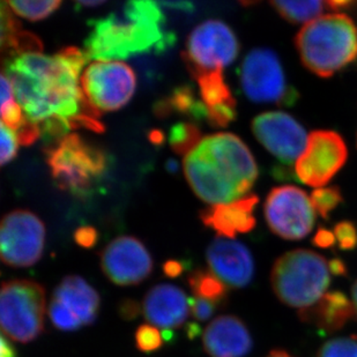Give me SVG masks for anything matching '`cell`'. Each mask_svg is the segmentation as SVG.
<instances>
[{
  "mask_svg": "<svg viewBox=\"0 0 357 357\" xmlns=\"http://www.w3.org/2000/svg\"><path fill=\"white\" fill-rule=\"evenodd\" d=\"M91 58L86 51L68 47L57 54L28 52L7 59L3 72L13 87L17 103L29 121L40 125L64 121L71 130L105 131L101 112L84 96L82 68Z\"/></svg>",
  "mask_w": 357,
  "mask_h": 357,
  "instance_id": "obj_1",
  "label": "cell"
},
{
  "mask_svg": "<svg viewBox=\"0 0 357 357\" xmlns=\"http://www.w3.org/2000/svg\"><path fill=\"white\" fill-rule=\"evenodd\" d=\"M183 165L193 192L211 206L244 198L259 175L248 146L227 132L202 138Z\"/></svg>",
  "mask_w": 357,
  "mask_h": 357,
  "instance_id": "obj_2",
  "label": "cell"
},
{
  "mask_svg": "<svg viewBox=\"0 0 357 357\" xmlns=\"http://www.w3.org/2000/svg\"><path fill=\"white\" fill-rule=\"evenodd\" d=\"M175 40V34L165 29L159 3L135 0L91 22L84 51L91 59L121 61L152 51L163 52Z\"/></svg>",
  "mask_w": 357,
  "mask_h": 357,
  "instance_id": "obj_3",
  "label": "cell"
},
{
  "mask_svg": "<svg viewBox=\"0 0 357 357\" xmlns=\"http://www.w3.org/2000/svg\"><path fill=\"white\" fill-rule=\"evenodd\" d=\"M302 64L330 78L357 58V27L347 14H326L305 24L295 38Z\"/></svg>",
  "mask_w": 357,
  "mask_h": 357,
  "instance_id": "obj_4",
  "label": "cell"
},
{
  "mask_svg": "<svg viewBox=\"0 0 357 357\" xmlns=\"http://www.w3.org/2000/svg\"><path fill=\"white\" fill-rule=\"evenodd\" d=\"M330 261L312 250L296 249L278 258L271 284L280 302L298 310L314 305L331 284Z\"/></svg>",
  "mask_w": 357,
  "mask_h": 357,
  "instance_id": "obj_5",
  "label": "cell"
},
{
  "mask_svg": "<svg viewBox=\"0 0 357 357\" xmlns=\"http://www.w3.org/2000/svg\"><path fill=\"white\" fill-rule=\"evenodd\" d=\"M47 163L58 188L75 196L93 191L107 170V156L101 149L70 133L45 149Z\"/></svg>",
  "mask_w": 357,
  "mask_h": 357,
  "instance_id": "obj_6",
  "label": "cell"
},
{
  "mask_svg": "<svg viewBox=\"0 0 357 357\" xmlns=\"http://www.w3.org/2000/svg\"><path fill=\"white\" fill-rule=\"evenodd\" d=\"M47 311L45 290L31 280H10L0 294V326L3 335L28 344L43 332Z\"/></svg>",
  "mask_w": 357,
  "mask_h": 357,
  "instance_id": "obj_7",
  "label": "cell"
},
{
  "mask_svg": "<svg viewBox=\"0 0 357 357\" xmlns=\"http://www.w3.org/2000/svg\"><path fill=\"white\" fill-rule=\"evenodd\" d=\"M239 79L243 93L255 103L293 107L300 98L298 91L286 80L277 54L266 47H256L246 54Z\"/></svg>",
  "mask_w": 357,
  "mask_h": 357,
  "instance_id": "obj_8",
  "label": "cell"
},
{
  "mask_svg": "<svg viewBox=\"0 0 357 357\" xmlns=\"http://www.w3.org/2000/svg\"><path fill=\"white\" fill-rule=\"evenodd\" d=\"M239 52V43L233 29L219 20L199 24L186 40L182 57L193 78L202 73L222 71Z\"/></svg>",
  "mask_w": 357,
  "mask_h": 357,
  "instance_id": "obj_9",
  "label": "cell"
},
{
  "mask_svg": "<svg viewBox=\"0 0 357 357\" xmlns=\"http://www.w3.org/2000/svg\"><path fill=\"white\" fill-rule=\"evenodd\" d=\"M81 88L98 112H116L128 105L135 94V72L123 61H96L88 65L80 78Z\"/></svg>",
  "mask_w": 357,
  "mask_h": 357,
  "instance_id": "obj_10",
  "label": "cell"
},
{
  "mask_svg": "<svg viewBox=\"0 0 357 357\" xmlns=\"http://www.w3.org/2000/svg\"><path fill=\"white\" fill-rule=\"evenodd\" d=\"M45 227L34 213L17 209L3 216L0 226V255L10 267H29L42 258Z\"/></svg>",
  "mask_w": 357,
  "mask_h": 357,
  "instance_id": "obj_11",
  "label": "cell"
},
{
  "mask_svg": "<svg viewBox=\"0 0 357 357\" xmlns=\"http://www.w3.org/2000/svg\"><path fill=\"white\" fill-rule=\"evenodd\" d=\"M264 212L270 229L288 241L307 237L316 223L311 199L297 186L274 188L267 196Z\"/></svg>",
  "mask_w": 357,
  "mask_h": 357,
  "instance_id": "obj_12",
  "label": "cell"
},
{
  "mask_svg": "<svg viewBox=\"0 0 357 357\" xmlns=\"http://www.w3.org/2000/svg\"><path fill=\"white\" fill-rule=\"evenodd\" d=\"M347 158V146L339 133L325 130L312 132L307 149L295 165L297 178L312 188L326 185Z\"/></svg>",
  "mask_w": 357,
  "mask_h": 357,
  "instance_id": "obj_13",
  "label": "cell"
},
{
  "mask_svg": "<svg viewBox=\"0 0 357 357\" xmlns=\"http://www.w3.org/2000/svg\"><path fill=\"white\" fill-rule=\"evenodd\" d=\"M257 140L283 165L298 160L307 149L309 135L296 119L281 112H264L253 119Z\"/></svg>",
  "mask_w": 357,
  "mask_h": 357,
  "instance_id": "obj_14",
  "label": "cell"
},
{
  "mask_svg": "<svg viewBox=\"0 0 357 357\" xmlns=\"http://www.w3.org/2000/svg\"><path fill=\"white\" fill-rule=\"evenodd\" d=\"M101 267L105 277L117 286H135L152 273L153 259L142 241L121 236L102 251Z\"/></svg>",
  "mask_w": 357,
  "mask_h": 357,
  "instance_id": "obj_15",
  "label": "cell"
},
{
  "mask_svg": "<svg viewBox=\"0 0 357 357\" xmlns=\"http://www.w3.org/2000/svg\"><path fill=\"white\" fill-rule=\"evenodd\" d=\"M209 271L227 287L244 288L252 281L255 261L250 250L235 239L216 236L206 251Z\"/></svg>",
  "mask_w": 357,
  "mask_h": 357,
  "instance_id": "obj_16",
  "label": "cell"
},
{
  "mask_svg": "<svg viewBox=\"0 0 357 357\" xmlns=\"http://www.w3.org/2000/svg\"><path fill=\"white\" fill-rule=\"evenodd\" d=\"M190 303L185 293L174 284L161 283L146 294L142 302L144 317L153 326L174 330L189 318Z\"/></svg>",
  "mask_w": 357,
  "mask_h": 357,
  "instance_id": "obj_17",
  "label": "cell"
},
{
  "mask_svg": "<svg viewBox=\"0 0 357 357\" xmlns=\"http://www.w3.org/2000/svg\"><path fill=\"white\" fill-rule=\"evenodd\" d=\"M252 344L248 327L236 316L216 317L202 334L204 349L211 357H244Z\"/></svg>",
  "mask_w": 357,
  "mask_h": 357,
  "instance_id": "obj_18",
  "label": "cell"
},
{
  "mask_svg": "<svg viewBox=\"0 0 357 357\" xmlns=\"http://www.w3.org/2000/svg\"><path fill=\"white\" fill-rule=\"evenodd\" d=\"M257 204L258 197L250 195L230 204L209 206L202 211L200 219L219 236L234 239L238 234L249 233L256 227L253 211Z\"/></svg>",
  "mask_w": 357,
  "mask_h": 357,
  "instance_id": "obj_19",
  "label": "cell"
},
{
  "mask_svg": "<svg viewBox=\"0 0 357 357\" xmlns=\"http://www.w3.org/2000/svg\"><path fill=\"white\" fill-rule=\"evenodd\" d=\"M51 301L79 321L81 326L94 323L101 304L98 291L77 275L64 278L54 289Z\"/></svg>",
  "mask_w": 357,
  "mask_h": 357,
  "instance_id": "obj_20",
  "label": "cell"
},
{
  "mask_svg": "<svg viewBox=\"0 0 357 357\" xmlns=\"http://www.w3.org/2000/svg\"><path fill=\"white\" fill-rule=\"evenodd\" d=\"M355 316L354 302L339 290L327 291L314 305L298 310L303 323L314 325L324 333L342 330Z\"/></svg>",
  "mask_w": 357,
  "mask_h": 357,
  "instance_id": "obj_21",
  "label": "cell"
},
{
  "mask_svg": "<svg viewBox=\"0 0 357 357\" xmlns=\"http://www.w3.org/2000/svg\"><path fill=\"white\" fill-rule=\"evenodd\" d=\"M200 100L208 112V121L218 128H226L236 119V100L227 84L221 70L196 77Z\"/></svg>",
  "mask_w": 357,
  "mask_h": 357,
  "instance_id": "obj_22",
  "label": "cell"
},
{
  "mask_svg": "<svg viewBox=\"0 0 357 357\" xmlns=\"http://www.w3.org/2000/svg\"><path fill=\"white\" fill-rule=\"evenodd\" d=\"M172 112H179L196 121H208V112L202 100H198L192 88L179 87L172 96L160 101L156 105L158 116H168Z\"/></svg>",
  "mask_w": 357,
  "mask_h": 357,
  "instance_id": "obj_23",
  "label": "cell"
},
{
  "mask_svg": "<svg viewBox=\"0 0 357 357\" xmlns=\"http://www.w3.org/2000/svg\"><path fill=\"white\" fill-rule=\"evenodd\" d=\"M188 281L195 297L222 305L227 297V286L211 271H195L190 274Z\"/></svg>",
  "mask_w": 357,
  "mask_h": 357,
  "instance_id": "obj_24",
  "label": "cell"
},
{
  "mask_svg": "<svg viewBox=\"0 0 357 357\" xmlns=\"http://www.w3.org/2000/svg\"><path fill=\"white\" fill-rule=\"evenodd\" d=\"M274 10L291 24H301L317 19L318 15L323 13L326 1H271Z\"/></svg>",
  "mask_w": 357,
  "mask_h": 357,
  "instance_id": "obj_25",
  "label": "cell"
},
{
  "mask_svg": "<svg viewBox=\"0 0 357 357\" xmlns=\"http://www.w3.org/2000/svg\"><path fill=\"white\" fill-rule=\"evenodd\" d=\"M26 121L27 117L17 103L10 81L1 73V123L17 132Z\"/></svg>",
  "mask_w": 357,
  "mask_h": 357,
  "instance_id": "obj_26",
  "label": "cell"
},
{
  "mask_svg": "<svg viewBox=\"0 0 357 357\" xmlns=\"http://www.w3.org/2000/svg\"><path fill=\"white\" fill-rule=\"evenodd\" d=\"M202 140V133L191 123L174 125L169 133V144L179 155H188Z\"/></svg>",
  "mask_w": 357,
  "mask_h": 357,
  "instance_id": "obj_27",
  "label": "cell"
},
{
  "mask_svg": "<svg viewBox=\"0 0 357 357\" xmlns=\"http://www.w3.org/2000/svg\"><path fill=\"white\" fill-rule=\"evenodd\" d=\"M6 3L19 17L27 20L40 21L54 13L61 6V1H6Z\"/></svg>",
  "mask_w": 357,
  "mask_h": 357,
  "instance_id": "obj_28",
  "label": "cell"
},
{
  "mask_svg": "<svg viewBox=\"0 0 357 357\" xmlns=\"http://www.w3.org/2000/svg\"><path fill=\"white\" fill-rule=\"evenodd\" d=\"M310 199L316 213L325 220L328 219L330 213L344 200L342 193L337 186L314 190L311 193Z\"/></svg>",
  "mask_w": 357,
  "mask_h": 357,
  "instance_id": "obj_29",
  "label": "cell"
},
{
  "mask_svg": "<svg viewBox=\"0 0 357 357\" xmlns=\"http://www.w3.org/2000/svg\"><path fill=\"white\" fill-rule=\"evenodd\" d=\"M316 357H357V339L335 337L319 348Z\"/></svg>",
  "mask_w": 357,
  "mask_h": 357,
  "instance_id": "obj_30",
  "label": "cell"
},
{
  "mask_svg": "<svg viewBox=\"0 0 357 357\" xmlns=\"http://www.w3.org/2000/svg\"><path fill=\"white\" fill-rule=\"evenodd\" d=\"M135 344L142 353H152L159 351L162 347L163 337L158 327L153 326L151 324H144L137 328Z\"/></svg>",
  "mask_w": 357,
  "mask_h": 357,
  "instance_id": "obj_31",
  "label": "cell"
},
{
  "mask_svg": "<svg viewBox=\"0 0 357 357\" xmlns=\"http://www.w3.org/2000/svg\"><path fill=\"white\" fill-rule=\"evenodd\" d=\"M334 236L339 248L344 251L357 248V227L351 221H341L334 227Z\"/></svg>",
  "mask_w": 357,
  "mask_h": 357,
  "instance_id": "obj_32",
  "label": "cell"
},
{
  "mask_svg": "<svg viewBox=\"0 0 357 357\" xmlns=\"http://www.w3.org/2000/svg\"><path fill=\"white\" fill-rule=\"evenodd\" d=\"M1 153H0V161L1 165L10 163L14 158L17 156V149H19V139L13 130L7 128L6 125L1 123Z\"/></svg>",
  "mask_w": 357,
  "mask_h": 357,
  "instance_id": "obj_33",
  "label": "cell"
},
{
  "mask_svg": "<svg viewBox=\"0 0 357 357\" xmlns=\"http://www.w3.org/2000/svg\"><path fill=\"white\" fill-rule=\"evenodd\" d=\"M189 303L193 317L200 321L209 319L215 312L216 307H220L219 304L214 303L212 301L204 300L199 297L190 298Z\"/></svg>",
  "mask_w": 357,
  "mask_h": 357,
  "instance_id": "obj_34",
  "label": "cell"
},
{
  "mask_svg": "<svg viewBox=\"0 0 357 357\" xmlns=\"http://www.w3.org/2000/svg\"><path fill=\"white\" fill-rule=\"evenodd\" d=\"M75 242L82 248H93L98 242V231L91 227H82L75 234Z\"/></svg>",
  "mask_w": 357,
  "mask_h": 357,
  "instance_id": "obj_35",
  "label": "cell"
},
{
  "mask_svg": "<svg viewBox=\"0 0 357 357\" xmlns=\"http://www.w3.org/2000/svg\"><path fill=\"white\" fill-rule=\"evenodd\" d=\"M142 312V307L135 300H125L119 304V316L125 320H133Z\"/></svg>",
  "mask_w": 357,
  "mask_h": 357,
  "instance_id": "obj_36",
  "label": "cell"
},
{
  "mask_svg": "<svg viewBox=\"0 0 357 357\" xmlns=\"http://www.w3.org/2000/svg\"><path fill=\"white\" fill-rule=\"evenodd\" d=\"M337 239L334 236L333 231L326 228H319L314 237V244L320 249H330L335 244Z\"/></svg>",
  "mask_w": 357,
  "mask_h": 357,
  "instance_id": "obj_37",
  "label": "cell"
},
{
  "mask_svg": "<svg viewBox=\"0 0 357 357\" xmlns=\"http://www.w3.org/2000/svg\"><path fill=\"white\" fill-rule=\"evenodd\" d=\"M184 265L178 260H168L163 264V273L169 278H177L183 273Z\"/></svg>",
  "mask_w": 357,
  "mask_h": 357,
  "instance_id": "obj_38",
  "label": "cell"
},
{
  "mask_svg": "<svg viewBox=\"0 0 357 357\" xmlns=\"http://www.w3.org/2000/svg\"><path fill=\"white\" fill-rule=\"evenodd\" d=\"M0 346H1L0 357H17V351L13 347V344H10L6 335H3V334H1V337H0Z\"/></svg>",
  "mask_w": 357,
  "mask_h": 357,
  "instance_id": "obj_39",
  "label": "cell"
},
{
  "mask_svg": "<svg viewBox=\"0 0 357 357\" xmlns=\"http://www.w3.org/2000/svg\"><path fill=\"white\" fill-rule=\"evenodd\" d=\"M160 6L161 7H167L169 10H183V12H192L193 3H184V1H167V3H159Z\"/></svg>",
  "mask_w": 357,
  "mask_h": 357,
  "instance_id": "obj_40",
  "label": "cell"
},
{
  "mask_svg": "<svg viewBox=\"0 0 357 357\" xmlns=\"http://www.w3.org/2000/svg\"><path fill=\"white\" fill-rule=\"evenodd\" d=\"M331 273L335 275V277H344L347 275V266L342 260L335 259L331 260L330 261Z\"/></svg>",
  "mask_w": 357,
  "mask_h": 357,
  "instance_id": "obj_41",
  "label": "cell"
},
{
  "mask_svg": "<svg viewBox=\"0 0 357 357\" xmlns=\"http://www.w3.org/2000/svg\"><path fill=\"white\" fill-rule=\"evenodd\" d=\"M355 3L356 1H349V0H330L326 1V6L333 10H349L351 7L354 6Z\"/></svg>",
  "mask_w": 357,
  "mask_h": 357,
  "instance_id": "obj_42",
  "label": "cell"
},
{
  "mask_svg": "<svg viewBox=\"0 0 357 357\" xmlns=\"http://www.w3.org/2000/svg\"><path fill=\"white\" fill-rule=\"evenodd\" d=\"M200 333H202V328H200L198 324L189 323L186 325V334H188L190 340L196 339Z\"/></svg>",
  "mask_w": 357,
  "mask_h": 357,
  "instance_id": "obj_43",
  "label": "cell"
},
{
  "mask_svg": "<svg viewBox=\"0 0 357 357\" xmlns=\"http://www.w3.org/2000/svg\"><path fill=\"white\" fill-rule=\"evenodd\" d=\"M75 3H77L79 7H98L102 6V5H105L107 1H98V0L87 1V0H80V1H77Z\"/></svg>",
  "mask_w": 357,
  "mask_h": 357,
  "instance_id": "obj_44",
  "label": "cell"
},
{
  "mask_svg": "<svg viewBox=\"0 0 357 357\" xmlns=\"http://www.w3.org/2000/svg\"><path fill=\"white\" fill-rule=\"evenodd\" d=\"M267 357H294L293 355H290L288 351H282V349H274L271 351L270 355Z\"/></svg>",
  "mask_w": 357,
  "mask_h": 357,
  "instance_id": "obj_45",
  "label": "cell"
},
{
  "mask_svg": "<svg viewBox=\"0 0 357 357\" xmlns=\"http://www.w3.org/2000/svg\"><path fill=\"white\" fill-rule=\"evenodd\" d=\"M351 295H353V302H354L357 316V280L356 281H355L354 284H353V287H351Z\"/></svg>",
  "mask_w": 357,
  "mask_h": 357,
  "instance_id": "obj_46",
  "label": "cell"
},
{
  "mask_svg": "<svg viewBox=\"0 0 357 357\" xmlns=\"http://www.w3.org/2000/svg\"><path fill=\"white\" fill-rule=\"evenodd\" d=\"M169 168L172 169V172H175V170H177V162L175 161H170L168 163Z\"/></svg>",
  "mask_w": 357,
  "mask_h": 357,
  "instance_id": "obj_47",
  "label": "cell"
},
{
  "mask_svg": "<svg viewBox=\"0 0 357 357\" xmlns=\"http://www.w3.org/2000/svg\"><path fill=\"white\" fill-rule=\"evenodd\" d=\"M354 337H355V339H357V335H354Z\"/></svg>",
  "mask_w": 357,
  "mask_h": 357,
  "instance_id": "obj_48",
  "label": "cell"
}]
</instances>
